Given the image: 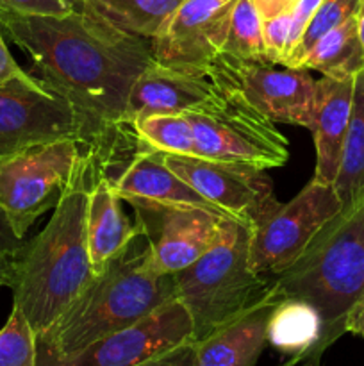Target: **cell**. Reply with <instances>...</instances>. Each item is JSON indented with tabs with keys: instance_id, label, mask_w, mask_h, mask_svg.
I'll use <instances>...</instances> for the list:
<instances>
[{
	"instance_id": "cell-25",
	"label": "cell",
	"mask_w": 364,
	"mask_h": 366,
	"mask_svg": "<svg viewBox=\"0 0 364 366\" xmlns=\"http://www.w3.org/2000/svg\"><path fill=\"white\" fill-rule=\"evenodd\" d=\"M221 54L241 61H266L263 18L250 0L236 2Z\"/></svg>"
},
{
	"instance_id": "cell-18",
	"label": "cell",
	"mask_w": 364,
	"mask_h": 366,
	"mask_svg": "<svg viewBox=\"0 0 364 366\" xmlns=\"http://www.w3.org/2000/svg\"><path fill=\"white\" fill-rule=\"evenodd\" d=\"M316 86V113L310 129L316 147L314 179L325 184H334L352 113L353 77L321 75Z\"/></svg>"
},
{
	"instance_id": "cell-14",
	"label": "cell",
	"mask_w": 364,
	"mask_h": 366,
	"mask_svg": "<svg viewBox=\"0 0 364 366\" xmlns=\"http://www.w3.org/2000/svg\"><path fill=\"white\" fill-rule=\"evenodd\" d=\"M238 0H184L150 39L161 64L207 74L221 54Z\"/></svg>"
},
{
	"instance_id": "cell-23",
	"label": "cell",
	"mask_w": 364,
	"mask_h": 366,
	"mask_svg": "<svg viewBox=\"0 0 364 366\" xmlns=\"http://www.w3.org/2000/svg\"><path fill=\"white\" fill-rule=\"evenodd\" d=\"M334 188L343 207L355 202L364 192V68L353 77L352 113Z\"/></svg>"
},
{
	"instance_id": "cell-28",
	"label": "cell",
	"mask_w": 364,
	"mask_h": 366,
	"mask_svg": "<svg viewBox=\"0 0 364 366\" xmlns=\"http://www.w3.org/2000/svg\"><path fill=\"white\" fill-rule=\"evenodd\" d=\"M289 36H291V13L263 20V39L268 63L285 66L291 54Z\"/></svg>"
},
{
	"instance_id": "cell-24",
	"label": "cell",
	"mask_w": 364,
	"mask_h": 366,
	"mask_svg": "<svg viewBox=\"0 0 364 366\" xmlns=\"http://www.w3.org/2000/svg\"><path fill=\"white\" fill-rule=\"evenodd\" d=\"M138 143L150 150L173 156H196L193 127L186 114H150L132 122Z\"/></svg>"
},
{
	"instance_id": "cell-20",
	"label": "cell",
	"mask_w": 364,
	"mask_h": 366,
	"mask_svg": "<svg viewBox=\"0 0 364 366\" xmlns=\"http://www.w3.org/2000/svg\"><path fill=\"white\" fill-rule=\"evenodd\" d=\"M323 332L320 313L300 299H282L271 310L268 320V345L289 357H300L303 366L320 365L318 347Z\"/></svg>"
},
{
	"instance_id": "cell-26",
	"label": "cell",
	"mask_w": 364,
	"mask_h": 366,
	"mask_svg": "<svg viewBox=\"0 0 364 366\" xmlns=\"http://www.w3.org/2000/svg\"><path fill=\"white\" fill-rule=\"evenodd\" d=\"M359 7L360 0H321L320 7L316 9L314 16L310 18L309 24H307L302 38H300V41L296 43V46L293 49L285 66L300 68V64L305 59L307 54L310 52V49H313L327 32H330L332 29L339 27V25L345 24L346 20L357 16Z\"/></svg>"
},
{
	"instance_id": "cell-22",
	"label": "cell",
	"mask_w": 364,
	"mask_h": 366,
	"mask_svg": "<svg viewBox=\"0 0 364 366\" xmlns=\"http://www.w3.org/2000/svg\"><path fill=\"white\" fill-rule=\"evenodd\" d=\"M182 2L184 0H84L82 9L150 41Z\"/></svg>"
},
{
	"instance_id": "cell-34",
	"label": "cell",
	"mask_w": 364,
	"mask_h": 366,
	"mask_svg": "<svg viewBox=\"0 0 364 366\" xmlns=\"http://www.w3.org/2000/svg\"><path fill=\"white\" fill-rule=\"evenodd\" d=\"M250 2L253 4L259 16L263 20H268V18L278 16V14L291 13L298 0H250Z\"/></svg>"
},
{
	"instance_id": "cell-16",
	"label": "cell",
	"mask_w": 364,
	"mask_h": 366,
	"mask_svg": "<svg viewBox=\"0 0 364 366\" xmlns=\"http://www.w3.org/2000/svg\"><path fill=\"white\" fill-rule=\"evenodd\" d=\"M113 186L125 202L146 200V202L164 204V206L200 207V209L227 217L218 207L207 202L184 179L170 170L164 163L163 154L141 145L128 161L127 167L114 179Z\"/></svg>"
},
{
	"instance_id": "cell-3",
	"label": "cell",
	"mask_w": 364,
	"mask_h": 366,
	"mask_svg": "<svg viewBox=\"0 0 364 366\" xmlns=\"http://www.w3.org/2000/svg\"><path fill=\"white\" fill-rule=\"evenodd\" d=\"M148 243L138 236L91 279L63 317L38 338V354L68 357L96 340L143 320L177 297L173 275L150 267Z\"/></svg>"
},
{
	"instance_id": "cell-9",
	"label": "cell",
	"mask_w": 364,
	"mask_h": 366,
	"mask_svg": "<svg viewBox=\"0 0 364 366\" xmlns=\"http://www.w3.org/2000/svg\"><path fill=\"white\" fill-rule=\"evenodd\" d=\"M207 71L271 122L313 129L318 86L305 68H275L266 61H241L220 54Z\"/></svg>"
},
{
	"instance_id": "cell-5",
	"label": "cell",
	"mask_w": 364,
	"mask_h": 366,
	"mask_svg": "<svg viewBox=\"0 0 364 366\" xmlns=\"http://www.w3.org/2000/svg\"><path fill=\"white\" fill-rule=\"evenodd\" d=\"M177 299L193 322V342L206 338L263 302L273 292L271 275L250 264V227L227 218L220 238L193 264L173 275Z\"/></svg>"
},
{
	"instance_id": "cell-27",
	"label": "cell",
	"mask_w": 364,
	"mask_h": 366,
	"mask_svg": "<svg viewBox=\"0 0 364 366\" xmlns=\"http://www.w3.org/2000/svg\"><path fill=\"white\" fill-rule=\"evenodd\" d=\"M0 366H38V336L16 306L0 329Z\"/></svg>"
},
{
	"instance_id": "cell-31",
	"label": "cell",
	"mask_w": 364,
	"mask_h": 366,
	"mask_svg": "<svg viewBox=\"0 0 364 366\" xmlns=\"http://www.w3.org/2000/svg\"><path fill=\"white\" fill-rule=\"evenodd\" d=\"M134 366H196L195 356V342H186L175 349L166 350L156 357L143 361V363Z\"/></svg>"
},
{
	"instance_id": "cell-4",
	"label": "cell",
	"mask_w": 364,
	"mask_h": 366,
	"mask_svg": "<svg viewBox=\"0 0 364 366\" xmlns=\"http://www.w3.org/2000/svg\"><path fill=\"white\" fill-rule=\"evenodd\" d=\"M271 279L282 299L305 300L318 310L321 357L345 335L346 317L364 293V192L318 231L288 270Z\"/></svg>"
},
{
	"instance_id": "cell-13",
	"label": "cell",
	"mask_w": 364,
	"mask_h": 366,
	"mask_svg": "<svg viewBox=\"0 0 364 366\" xmlns=\"http://www.w3.org/2000/svg\"><path fill=\"white\" fill-rule=\"evenodd\" d=\"M170 170L231 220L252 227L278 204L271 179L259 168L196 156L163 154Z\"/></svg>"
},
{
	"instance_id": "cell-10",
	"label": "cell",
	"mask_w": 364,
	"mask_h": 366,
	"mask_svg": "<svg viewBox=\"0 0 364 366\" xmlns=\"http://www.w3.org/2000/svg\"><path fill=\"white\" fill-rule=\"evenodd\" d=\"M66 138L88 145L84 120L64 97L39 79L0 84V156Z\"/></svg>"
},
{
	"instance_id": "cell-2",
	"label": "cell",
	"mask_w": 364,
	"mask_h": 366,
	"mask_svg": "<svg viewBox=\"0 0 364 366\" xmlns=\"http://www.w3.org/2000/svg\"><path fill=\"white\" fill-rule=\"evenodd\" d=\"M96 177L82 179L61 199L49 224L24 243L14 263L9 285L13 306L24 313L38 338L63 317L95 277L86 214L89 188Z\"/></svg>"
},
{
	"instance_id": "cell-37",
	"label": "cell",
	"mask_w": 364,
	"mask_h": 366,
	"mask_svg": "<svg viewBox=\"0 0 364 366\" xmlns=\"http://www.w3.org/2000/svg\"><path fill=\"white\" fill-rule=\"evenodd\" d=\"M278 366H303V363H302V360H300V357H289L285 363H282Z\"/></svg>"
},
{
	"instance_id": "cell-33",
	"label": "cell",
	"mask_w": 364,
	"mask_h": 366,
	"mask_svg": "<svg viewBox=\"0 0 364 366\" xmlns=\"http://www.w3.org/2000/svg\"><path fill=\"white\" fill-rule=\"evenodd\" d=\"M9 81H25V82H36L38 79L32 74L25 71L20 64L14 61L11 56L9 49H7L6 41L2 36V25H0V84Z\"/></svg>"
},
{
	"instance_id": "cell-17",
	"label": "cell",
	"mask_w": 364,
	"mask_h": 366,
	"mask_svg": "<svg viewBox=\"0 0 364 366\" xmlns=\"http://www.w3.org/2000/svg\"><path fill=\"white\" fill-rule=\"evenodd\" d=\"M278 300L273 286L263 302L195 342L196 366H256L268 345V320Z\"/></svg>"
},
{
	"instance_id": "cell-21",
	"label": "cell",
	"mask_w": 364,
	"mask_h": 366,
	"mask_svg": "<svg viewBox=\"0 0 364 366\" xmlns=\"http://www.w3.org/2000/svg\"><path fill=\"white\" fill-rule=\"evenodd\" d=\"M300 68L328 77H355L364 68V46L359 38L357 16L327 32L310 49Z\"/></svg>"
},
{
	"instance_id": "cell-19",
	"label": "cell",
	"mask_w": 364,
	"mask_h": 366,
	"mask_svg": "<svg viewBox=\"0 0 364 366\" xmlns=\"http://www.w3.org/2000/svg\"><path fill=\"white\" fill-rule=\"evenodd\" d=\"M120 195L113 181L98 175L89 188L88 214H86V234L88 252L93 272L100 274L114 257L120 256L138 236L141 229L131 222L121 209Z\"/></svg>"
},
{
	"instance_id": "cell-1",
	"label": "cell",
	"mask_w": 364,
	"mask_h": 366,
	"mask_svg": "<svg viewBox=\"0 0 364 366\" xmlns=\"http://www.w3.org/2000/svg\"><path fill=\"white\" fill-rule=\"evenodd\" d=\"M0 25L32 61L34 77L82 117L96 167L111 175L138 150L127 124L131 89L153 61L148 39L128 34L86 9L63 16L4 14Z\"/></svg>"
},
{
	"instance_id": "cell-29",
	"label": "cell",
	"mask_w": 364,
	"mask_h": 366,
	"mask_svg": "<svg viewBox=\"0 0 364 366\" xmlns=\"http://www.w3.org/2000/svg\"><path fill=\"white\" fill-rule=\"evenodd\" d=\"M82 7H84V0H0V16L4 14L63 16Z\"/></svg>"
},
{
	"instance_id": "cell-35",
	"label": "cell",
	"mask_w": 364,
	"mask_h": 366,
	"mask_svg": "<svg viewBox=\"0 0 364 366\" xmlns=\"http://www.w3.org/2000/svg\"><path fill=\"white\" fill-rule=\"evenodd\" d=\"M345 331L364 338V293L360 295V299L353 304L352 310H350L345 322Z\"/></svg>"
},
{
	"instance_id": "cell-15",
	"label": "cell",
	"mask_w": 364,
	"mask_h": 366,
	"mask_svg": "<svg viewBox=\"0 0 364 366\" xmlns=\"http://www.w3.org/2000/svg\"><path fill=\"white\" fill-rule=\"evenodd\" d=\"M223 97L221 86L211 74L166 66L156 59L141 71L131 89L127 124L150 114L200 113Z\"/></svg>"
},
{
	"instance_id": "cell-7",
	"label": "cell",
	"mask_w": 364,
	"mask_h": 366,
	"mask_svg": "<svg viewBox=\"0 0 364 366\" xmlns=\"http://www.w3.org/2000/svg\"><path fill=\"white\" fill-rule=\"evenodd\" d=\"M218 104L186 114L193 127L196 157L268 170L288 163L289 143L275 122L250 106L239 93L223 88Z\"/></svg>"
},
{
	"instance_id": "cell-6",
	"label": "cell",
	"mask_w": 364,
	"mask_h": 366,
	"mask_svg": "<svg viewBox=\"0 0 364 366\" xmlns=\"http://www.w3.org/2000/svg\"><path fill=\"white\" fill-rule=\"evenodd\" d=\"M102 175L91 150L81 139L41 143L0 156V209L16 236L25 239L31 225L54 209L77 182Z\"/></svg>"
},
{
	"instance_id": "cell-36",
	"label": "cell",
	"mask_w": 364,
	"mask_h": 366,
	"mask_svg": "<svg viewBox=\"0 0 364 366\" xmlns=\"http://www.w3.org/2000/svg\"><path fill=\"white\" fill-rule=\"evenodd\" d=\"M357 25H359V38L364 46V0H360L359 13H357Z\"/></svg>"
},
{
	"instance_id": "cell-11",
	"label": "cell",
	"mask_w": 364,
	"mask_h": 366,
	"mask_svg": "<svg viewBox=\"0 0 364 366\" xmlns=\"http://www.w3.org/2000/svg\"><path fill=\"white\" fill-rule=\"evenodd\" d=\"M191 340V317L175 297L143 320L103 336L71 356L38 354V366H134Z\"/></svg>"
},
{
	"instance_id": "cell-30",
	"label": "cell",
	"mask_w": 364,
	"mask_h": 366,
	"mask_svg": "<svg viewBox=\"0 0 364 366\" xmlns=\"http://www.w3.org/2000/svg\"><path fill=\"white\" fill-rule=\"evenodd\" d=\"M24 243L25 239L16 236L7 217L0 209V288H4V286L9 288L14 263H16V257Z\"/></svg>"
},
{
	"instance_id": "cell-12",
	"label": "cell",
	"mask_w": 364,
	"mask_h": 366,
	"mask_svg": "<svg viewBox=\"0 0 364 366\" xmlns=\"http://www.w3.org/2000/svg\"><path fill=\"white\" fill-rule=\"evenodd\" d=\"M136 224L148 243L150 267L161 275H175L195 263L220 238L227 217L186 206L131 200Z\"/></svg>"
},
{
	"instance_id": "cell-32",
	"label": "cell",
	"mask_w": 364,
	"mask_h": 366,
	"mask_svg": "<svg viewBox=\"0 0 364 366\" xmlns=\"http://www.w3.org/2000/svg\"><path fill=\"white\" fill-rule=\"evenodd\" d=\"M321 0H298L295 7L291 11V36H289V45H291V52L296 46V43L302 38L303 31H305L307 24L310 21V18L314 16L316 9L320 7ZM291 56V54H289ZM289 59V57H288Z\"/></svg>"
},
{
	"instance_id": "cell-8",
	"label": "cell",
	"mask_w": 364,
	"mask_h": 366,
	"mask_svg": "<svg viewBox=\"0 0 364 366\" xmlns=\"http://www.w3.org/2000/svg\"><path fill=\"white\" fill-rule=\"evenodd\" d=\"M343 209L334 184L313 181L289 202L250 227V264L259 275H278L303 254L310 239Z\"/></svg>"
}]
</instances>
